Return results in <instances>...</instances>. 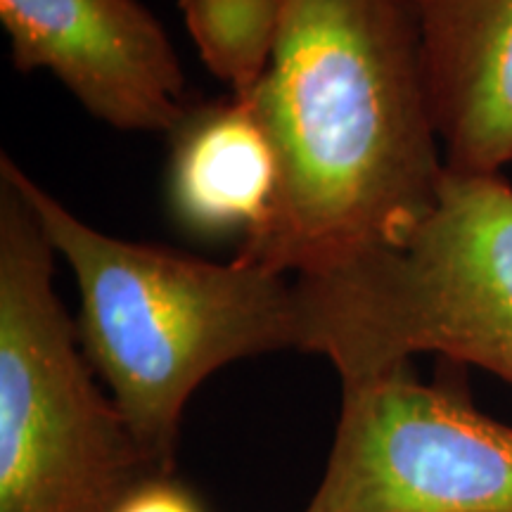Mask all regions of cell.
Returning <instances> with one entry per match:
<instances>
[{"label": "cell", "instance_id": "5b68a950", "mask_svg": "<svg viewBox=\"0 0 512 512\" xmlns=\"http://www.w3.org/2000/svg\"><path fill=\"white\" fill-rule=\"evenodd\" d=\"M306 512H512V427L399 366L344 382Z\"/></svg>", "mask_w": 512, "mask_h": 512}, {"label": "cell", "instance_id": "6da1fadb", "mask_svg": "<svg viewBox=\"0 0 512 512\" xmlns=\"http://www.w3.org/2000/svg\"><path fill=\"white\" fill-rule=\"evenodd\" d=\"M249 102L280 155L271 221L238 259L283 275L406 238L437 202L420 0H280L271 67Z\"/></svg>", "mask_w": 512, "mask_h": 512}, {"label": "cell", "instance_id": "52a82bcc", "mask_svg": "<svg viewBox=\"0 0 512 512\" xmlns=\"http://www.w3.org/2000/svg\"><path fill=\"white\" fill-rule=\"evenodd\" d=\"M434 126L448 171L512 162V0H420Z\"/></svg>", "mask_w": 512, "mask_h": 512}, {"label": "cell", "instance_id": "ba28073f", "mask_svg": "<svg viewBox=\"0 0 512 512\" xmlns=\"http://www.w3.org/2000/svg\"><path fill=\"white\" fill-rule=\"evenodd\" d=\"M166 202L185 233L242 242L271 221L280 192V155L249 100L192 107L171 133Z\"/></svg>", "mask_w": 512, "mask_h": 512}, {"label": "cell", "instance_id": "8992f818", "mask_svg": "<svg viewBox=\"0 0 512 512\" xmlns=\"http://www.w3.org/2000/svg\"><path fill=\"white\" fill-rule=\"evenodd\" d=\"M19 72L46 69L93 117L121 131H169L190 112L169 36L138 0H0Z\"/></svg>", "mask_w": 512, "mask_h": 512}, {"label": "cell", "instance_id": "277c9868", "mask_svg": "<svg viewBox=\"0 0 512 512\" xmlns=\"http://www.w3.org/2000/svg\"><path fill=\"white\" fill-rule=\"evenodd\" d=\"M55 254L0 159V512H117L159 472L95 382Z\"/></svg>", "mask_w": 512, "mask_h": 512}, {"label": "cell", "instance_id": "7a4b0ae2", "mask_svg": "<svg viewBox=\"0 0 512 512\" xmlns=\"http://www.w3.org/2000/svg\"><path fill=\"white\" fill-rule=\"evenodd\" d=\"M15 176L53 249L72 266L88 363L110 387L140 451L174 475L195 389L228 363L299 349L297 287L245 259L230 264L100 233L24 174Z\"/></svg>", "mask_w": 512, "mask_h": 512}, {"label": "cell", "instance_id": "9c48e42d", "mask_svg": "<svg viewBox=\"0 0 512 512\" xmlns=\"http://www.w3.org/2000/svg\"><path fill=\"white\" fill-rule=\"evenodd\" d=\"M207 69L249 100L271 67L280 34V0H178Z\"/></svg>", "mask_w": 512, "mask_h": 512}, {"label": "cell", "instance_id": "30bf717a", "mask_svg": "<svg viewBox=\"0 0 512 512\" xmlns=\"http://www.w3.org/2000/svg\"><path fill=\"white\" fill-rule=\"evenodd\" d=\"M117 512H204L188 486L176 482L174 475L147 477L138 484Z\"/></svg>", "mask_w": 512, "mask_h": 512}, {"label": "cell", "instance_id": "3957f363", "mask_svg": "<svg viewBox=\"0 0 512 512\" xmlns=\"http://www.w3.org/2000/svg\"><path fill=\"white\" fill-rule=\"evenodd\" d=\"M299 351L344 382L441 354L512 384V185L448 171L401 242L294 275Z\"/></svg>", "mask_w": 512, "mask_h": 512}]
</instances>
